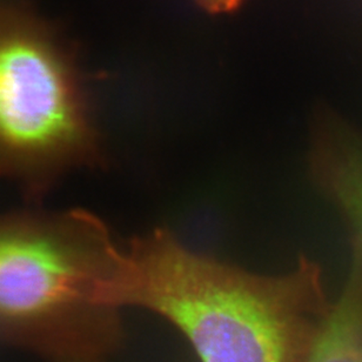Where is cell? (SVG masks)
Returning <instances> with one entry per match:
<instances>
[{
    "label": "cell",
    "instance_id": "cell-1",
    "mask_svg": "<svg viewBox=\"0 0 362 362\" xmlns=\"http://www.w3.org/2000/svg\"><path fill=\"white\" fill-rule=\"evenodd\" d=\"M98 300L164 317L199 362H303L331 307L308 259L258 274L193 251L166 228L119 246Z\"/></svg>",
    "mask_w": 362,
    "mask_h": 362
},
{
    "label": "cell",
    "instance_id": "cell-2",
    "mask_svg": "<svg viewBox=\"0 0 362 362\" xmlns=\"http://www.w3.org/2000/svg\"><path fill=\"white\" fill-rule=\"evenodd\" d=\"M119 245L85 209L0 216V344L56 362L98 360L119 334L98 291Z\"/></svg>",
    "mask_w": 362,
    "mask_h": 362
},
{
    "label": "cell",
    "instance_id": "cell-3",
    "mask_svg": "<svg viewBox=\"0 0 362 362\" xmlns=\"http://www.w3.org/2000/svg\"><path fill=\"white\" fill-rule=\"evenodd\" d=\"M99 156L74 60L33 16L0 4V178L38 200Z\"/></svg>",
    "mask_w": 362,
    "mask_h": 362
},
{
    "label": "cell",
    "instance_id": "cell-4",
    "mask_svg": "<svg viewBox=\"0 0 362 362\" xmlns=\"http://www.w3.org/2000/svg\"><path fill=\"white\" fill-rule=\"evenodd\" d=\"M310 171L347 223L356 258L353 276L362 286V134L334 112L324 110L317 117Z\"/></svg>",
    "mask_w": 362,
    "mask_h": 362
},
{
    "label": "cell",
    "instance_id": "cell-5",
    "mask_svg": "<svg viewBox=\"0 0 362 362\" xmlns=\"http://www.w3.org/2000/svg\"><path fill=\"white\" fill-rule=\"evenodd\" d=\"M303 362H362V287L356 278L332 303Z\"/></svg>",
    "mask_w": 362,
    "mask_h": 362
},
{
    "label": "cell",
    "instance_id": "cell-6",
    "mask_svg": "<svg viewBox=\"0 0 362 362\" xmlns=\"http://www.w3.org/2000/svg\"><path fill=\"white\" fill-rule=\"evenodd\" d=\"M200 6L211 13H228L240 7L245 0H197Z\"/></svg>",
    "mask_w": 362,
    "mask_h": 362
},
{
    "label": "cell",
    "instance_id": "cell-7",
    "mask_svg": "<svg viewBox=\"0 0 362 362\" xmlns=\"http://www.w3.org/2000/svg\"><path fill=\"white\" fill-rule=\"evenodd\" d=\"M79 362H98L97 360H88V361H79Z\"/></svg>",
    "mask_w": 362,
    "mask_h": 362
}]
</instances>
